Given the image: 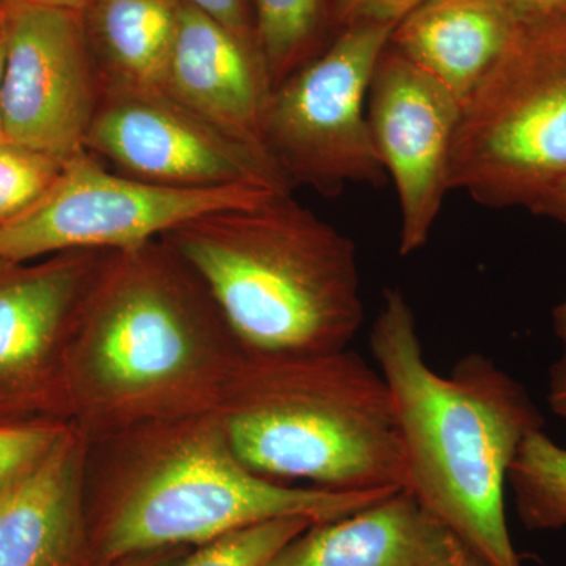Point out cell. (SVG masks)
I'll return each instance as SVG.
<instances>
[{"instance_id":"obj_10","label":"cell","mask_w":566,"mask_h":566,"mask_svg":"<svg viewBox=\"0 0 566 566\" xmlns=\"http://www.w3.org/2000/svg\"><path fill=\"white\" fill-rule=\"evenodd\" d=\"M107 251L0 262V422H71L66 360L82 297Z\"/></svg>"},{"instance_id":"obj_14","label":"cell","mask_w":566,"mask_h":566,"mask_svg":"<svg viewBox=\"0 0 566 566\" xmlns=\"http://www.w3.org/2000/svg\"><path fill=\"white\" fill-rule=\"evenodd\" d=\"M163 92L226 136L270 156L263 139L270 87L259 55L188 3H181Z\"/></svg>"},{"instance_id":"obj_5","label":"cell","mask_w":566,"mask_h":566,"mask_svg":"<svg viewBox=\"0 0 566 566\" xmlns=\"http://www.w3.org/2000/svg\"><path fill=\"white\" fill-rule=\"evenodd\" d=\"M214 412L234 455L264 479L334 491L408 485L392 394L378 368L348 348H244Z\"/></svg>"},{"instance_id":"obj_32","label":"cell","mask_w":566,"mask_h":566,"mask_svg":"<svg viewBox=\"0 0 566 566\" xmlns=\"http://www.w3.org/2000/svg\"><path fill=\"white\" fill-rule=\"evenodd\" d=\"M0 2H3V0H0Z\"/></svg>"},{"instance_id":"obj_2","label":"cell","mask_w":566,"mask_h":566,"mask_svg":"<svg viewBox=\"0 0 566 566\" xmlns=\"http://www.w3.org/2000/svg\"><path fill=\"white\" fill-rule=\"evenodd\" d=\"M394 491H334L264 479L234 455L216 412L134 424L91 441V566L200 546L281 517L338 520Z\"/></svg>"},{"instance_id":"obj_22","label":"cell","mask_w":566,"mask_h":566,"mask_svg":"<svg viewBox=\"0 0 566 566\" xmlns=\"http://www.w3.org/2000/svg\"><path fill=\"white\" fill-rule=\"evenodd\" d=\"M71 422H0V485L39 461Z\"/></svg>"},{"instance_id":"obj_1","label":"cell","mask_w":566,"mask_h":566,"mask_svg":"<svg viewBox=\"0 0 566 566\" xmlns=\"http://www.w3.org/2000/svg\"><path fill=\"white\" fill-rule=\"evenodd\" d=\"M243 354L202 281L163 240L107 251L71 334V423L95 441L210 415Z\"/></svg>"},{"instance_id":"obj_7","label":"cell","mask_w":566,"mask_h":566,"mask_svg":"<svg viewBox=\"0 0 566 566\" xmlns=\"http://www.w3.org/2000/svg\"><path fill=\"white\" fill-rule=\"evenodd\" d=\"M395 25L356 24L268 93L264 147L292 185L326 197L387 181L367 117L379 55Z\"/></svg>"},{"instance_id":"obj_17","label":"cell","mask_w":566,"mask_h":566,"mask_svg":"<svg viewBox=\"0 0 566 566\" xmlns=\"http://www.w3.org/2000/svg\"><path fill=\"white\" fill-rule=\"evenodd\" d=\"M181 3L92 0L82 17L102 82L163 91Z\"/></svg>"},{"instance_id":"obj_13","label":"cell","mask_w":566,"mask_h":566,"mask_svg":"<svg viewBox=\"0 0 566 566\" xmlns=\"http://www.w3.org/2000/svg\"><path fill=\"white\" fill-rule=\"evenodd\" d=\"M91 439L71 423L0 485V566H91L85 475Z\"/></svg>"},{"instance_id":"obj_27","label":"cell","mask_w":566,"mask_h":566,"mask_svg":"<svg viewBox=\"0 0 566 566\" xmlns=\"http://www.w3.org/2000/svg\"><path fill=\"white\" fill-rule=\"evenodd\" d=\"M528 211L532 214L543 216V218L554 219V221L565 223L566 226V180L558 182L553 189H549L536 200Z\"/></svg>"},{"instance_id":"obj_11","label":"cell","mask_w":566,"mask_h":566,"mask_svg":"<svg viewBox=\"0 0 566 566\" xmlns=\"http://www.w3.org/2000/svg\"><path fill=\"white\" fill-rule=\"evenodd\" d=\"M9 55L3 74V139L70 159L102 99V77L81 11L7 0Z\"/></svg>"},{"instance_id":"obj_16","label":"cell","mask_w":566,"mask_h":566,"mask_svg":"<svg viewBox=\"0 0 566 566\" xmlns=\"http://www.w3.org/2000/svg\"><path fill=\"white\" fill-rule=\"evenodd\" d=\"M516 29L499 0H423L395 25L389 46L463 106Z\"/></svg>"},{"instance_id":"obj_3","label":"cell","mask_w":566,"mask_h":566,"mask_svg":"<svg viewBox=\"0 0 566 566\" xmlns=\"http://www.w3.org/2000/svg\"><path fill=\"white\" fill-rule=\"evenodd\" d=\"M370 348L397 412L409 491L493 566H523L505 516V486L517 449L545 419L531 395L480 353L449 375L424 360L416 315L387 289Z\"/></svg>"},{"instance_id":"obj_6","label":"cell","mask_w":566,"mask_h":566,"mask_svg":"<svg viewBox=\"0 0 566 566\" xmlns=\"http://www.w3.org/2000/svg\"><path fill=\"white\" fill-rule=\"evenodd\" d=\"M566 180V21L516 29L461 109L450 191L528 208Z\"/></svg>"},{"instance_id":"obj_30","label":"cell","mask_w":566,"mask_h":566,"mask_svg":"<svg viewBox=\"0 0 566 566\" xmlns=\"http://www.w3.org/2000/svg\"><path fill=\"white\" fill-rule=\"evenodd\" d=\"M36 6L51 7V9H62L71 11H84L92 0H28Z\"/></svg>"},{"instance_id":"obj_25","label":"cell","mask_w":566,"mask_h":566,"mask_svg":"<svg viewBox=\"0 0 566 566\" xmlns=\"http://www.w3.org/2000/svg\"><path fill=\"white\" fill-rule=\"evenodd\" d=\"M516 28L536 29L566 21V0H499Z\"/></svg>"},{"instance_id":"obj_26","label":"cell","mask_w":566,"mask_h":566,"mask_svg":"<svg viewBox=\"0 0 566 566\" xmlns=\"http://www.w3.org/2000/svg\"><path fill=\"white\" fill-rule=\"evenodd\" d=\"M553 327L560 342V354L556 363L551 365L547 405L554 415L566 419V294L554 307Z\"/></svg>"},{"instance_id":"obj_28","label":"cell","mask_w":566,"mask_h":566,"mask_svg":"<svg viewBox=\"0 0 566 566\" xmlns=\"http://www.w3.org/2000/svg\"><path fill=\"white\" fill-rule=\"evenodd\" d=\"M10 14L7 0L0 2V102H2L3 74H6L7 55H9ZM2 118H0V142H3Z\"/></svg>"},{"instance_id":"obj_29","label":"cell","mask_w":566,"mask_h":566,"mask_svg":"<svg viewBox=\"0 0 566 566\" xmlns=\"http://www.w3.org/2000/svg\"><path fill=\"white\" fill-rule=\"evenodd\" d=\"M182 549L156 551V553L140 554L123 558L106 566H167L174 560V557L180 556Z\"/></svg>"},{"instance_id":"obj_23","label":"cell","mask_w":566,"mask_h":566,"mask_svg":"<svg viewBox=\"0 0 566 566\" xmlns=\"http://www.w3.org/2000/svg\"><path fill=\"white\" fill-rule=\"evenodd\" d=\"M423 0H331V14L338 29L356 24L397 25Z\"/></svg>"},{"instance_id":"obj_8","label":"cell","mask_w":566,"mask_h":566,"mask_svg":"<svg viewBox=\"0 0 566 566\" xmlns=\"http://www.w3.org/2000/svg\"><path fill=\"white\" fill-rule=\"evenodd\" d=\"M277 193L260 185L178 188L112 174L87 150L71 156L50 191L0 226V262L71 251H122L159 240L208 212L252 207Z\"/></svg>"},{"instance_id":"obj_18","label":"cell","mask_w":566,"mask_h":566,"mask_svg":"<svg viewBox=\"0 0 566 566\" xmlns=\"http://www.w3.org/2000/svg\"><path fill=\"white\" fill-rule=\"evenodd\" d=\"M256 44L273 91L318 55L327 0H251Z\"/></svg>"},{"instance_id":"obj_4","label":"cell","mask_w":566,"mask_h":566,"mask_svg":"<svg viewBox=\"0 0 566 566\" xmlns=\"http://www.w3.org/2000/svg\"><path fill=\"white\" fill-rule=\"evenodd\" d=\"M202 281L249 352H340L364 322L352 238L277 193L159 238Z\"/></svg>"},{"instance_id":"obj_21","label":"cell","mask_w":566,"mask_h":566,"mask_svg":"<svg viewBox=\"0 0 566 566\" xmlns=\"http://www.w3.org/2000/svg\"><path fill=\"white\" fill-rule=\"evenodd\" d=\"M69 159L0 142V226L31 210L62 174Z\"/></svg>"},{"instance_id":"obj_15","label":"cell","mask_w":566,"mask_h":566,"mask_svg":"<svg viewBox=\"0 0 566 566\" xmlns=\"http://www.w3.org/2000/svg\"><path fill=\"white\" fill-rule=\"evenodd\" d=\"M464 543L408 488L352 515L312 524L270 566H449Z\"/></svg>"},{"instance_id":"obj_24","label":"cell","mask_w":566,"mask_h":566,"mask_svg":"<svg viewBox=\"0 0 566 566\" xmlns=\"http://www.w3.org/2000/svg\"><path fill=\"white\" fill-rule=\"evenodd\" d=\"M221 22L260 59L251 0H180ZM262 62V61H260Z\"/></svg>"},{"instance_id":"obj_12","label":"cell","mask_w":566,"mask_h":566,"mask_svg":"<svg viewBox=\"0 0 566 566\" xmlns=\"http://www.w3.org/2000/svg\"><path fill=\"white\" fill-rule=\"evenodd\" d=\"M461 109L452 93L387 44L368 87L367 117L397 191L398 251L403 256L428 243L450 191V155Z\"/></svg>"},{"instance_id":"obj_20","label":"cell","mask_w":566,"mask_h":566,"mask_svg":"<svg viewBox=\"0 0 566 566\" xmlns=\"http://www.w3.org/2000/svg\"><path fill=\"white\" fill-rule=\"evenodd\" d=\"M305 517H281L240 528L196 546L175 566H270L274 557L305 528Z\"/></svg>"},{"instance_id":"obj_31","label":"cell","mask_w":566,"mask_h":566,"mask_svg":"<svg viewBox=\"0 0 566 566\" xmlns=\"http://www.w3.org/2000/svg\"><path fill=\"white\" fill-rule=\"evenodd\" d=\"M449 566H493L490 562H486L485 558L476 556V554L471 553L469 551L468 554L461 560L455 562V564Z\"/></svg>"},{"instance_id":"obj_9","label":"cell","mask_w":566,"mask_h":566,"mask_svg":"<svg viewBox=\"0 0 566 566\" xmlns=\"http://www.w3.org/2000/svg\"><path fill=\"white\" fill-rule=\"evenodd\" d=\"M84 147L122 174L156 185L293 188L270 156L226 136L159 88L102 82Z\"/></svg>"},{"instance_id":"obj_19","label":"cell","mask_w":566,"mask_h":566,"mask_svg":"<svg viewBox=\"0 0 566 566\" xmlns=\"http://www.w3.org/2000/svg\"><path fill=\"white\" fill-rule=\"evenodd\" d=\"M509 486L528 531L566 526V449L545 431L528 434L517 449L510 465Z\"/></svg>"}]
</instances>
